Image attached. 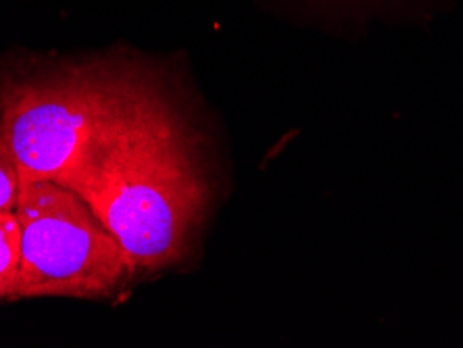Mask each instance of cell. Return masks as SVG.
<instances>
[{
  "label": "cell",
  "instance_id": "obj_2",
  "mask_svg": "<svg viewBox=\"0 0 463 348\" xmlns=\"http://www.w3.org/2000/svg\"><path fill=\"white\" fill-rule=\"evenodd\" d=\"M151 80L146 71L115 63L0 65V146L15 161L22 183L70 186Z\"/></svg>",
  "mask_w": 463,
  "mask_h": 348
},
{
  "label": "cell",
  "instance_id": "obj_3",
  "mask_svg": "<svg viewBox=\"0 0 463 348\" xmlns=\"http://www.w3.org/2000/svg\"><path fill=\"white\" fill-rule=\"evenodd\" d=\"M15 213L22 263L13 298H103L136 274L126 249L73 190L22 183Z\"/></svg>",
  "mask_w": 463,
  "mask_h": 348
},
{
  "label": "cell",
  "instance_id": "obj_6",
  "mask_svg": "<svg viewBox=\"0 0 463 348\" xmlns=\"http://www.w3.org/2000/svg\"><path fill=\"white\" fill-rule=\"evenodd\" d=\"M5 298H13V286H9L0 279V300H5Z\"/></svg>",
  "mask_w": 463,
  "mask_h": 348
},
{
  "label": "cell",
  "instance_id": "obj_5",
  "mask_svg": "<svg viewBox=\"0 0 463 348\" xmlns=\"http://www.w3.org/2000/svg\"><path fill=\"white\" fill-rule=\"evenodd\" d=\"M19 190H22V177L13 156L0 146V213L15 211Z\"/></svg>",
  "mask_w": 463,
  "mask_h": 348
},
{
  "label": "cell",
  "instance_id": "obj_4",
  "mask_svg": "<svg viewBox=\"0 0 463 348\" xmlns=\"http://www.w3.org/2000/svg\"><path fill=\"white\" fill-rule=\"evenodd\" d=\"M19 263H22V228L15 211L0 213V279L13 286L19 274Z\"/></svg>",
  "mask_w": 463,
  "mask_h": 348
},
{
  "label": "cell",
  "instance_id": "obj_1",
  "mask_svg": "<svg viewBox=\"0 0 463 348\" xmlns=\"http://www.w3.org/2000/svg\"><path fill=\"white\" fill-rule=\"evenodd\" d=\"M67 188L118 238L136 271L182 261L207 204L193 140L155 80Z\"/></svg>",
  "mask_w": 463,
  "mask_h": 348
}]
</instances>
